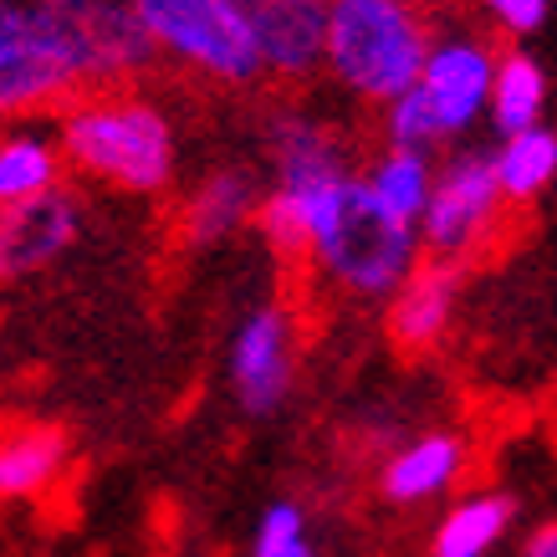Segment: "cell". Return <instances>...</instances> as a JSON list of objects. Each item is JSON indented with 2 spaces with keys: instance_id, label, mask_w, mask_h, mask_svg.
Returning <instances> with one entry per match:
<instances>
[{
  "instance_id": "cell-1",
  "label": "cell",
  "mask_w": 557,
  "mask_h": 557,
  "mask_svg": "<svg viewBox=\"0 0 557 557\" xmlns=\"http://www.w3.org/2000/svg\"><path fill=\"white\" fill-rule=\"evenodd\" d=\"M276 195L302 215L307 256L348 297L379 302L420 261V231L394 220L384 205H373L358 174H348L343 185L322 189V195H287V189H276Z\"/></svg>"
},
{
  "instance_id": "cell-2",
  "label": "cell",
  "mask_w": 557,
  "mask_h": 557,
  "mask_svg": "<svg viewBox=\"0 0 557 557\" xmlns=\"http://www.w3.org/2000/svg\"><path fill=\"white\" fill-rule=\"evenodd\" d=\"M57 149L62 164H72L77 174L128 195H159L180 170V134L170 113L134 92L72 102L57 128Z\"/></svg>"
},
{
  "instance_id": "cell-3",
  "label": "cell",
  "mask_w": 557,
  "mask_h": 557,
  "mask_svg": "<svg viewBox=\"0 0 557 557\" xmlns=\"http://www.w3.org/2000/svg\"><path fill=\"white\" fill-rule=\"evenodd\" d=\"M496 51L481 36H440L424 51L414 83L384 102V138L399 149H430L471 134L486 119Z\"/></svg>"
},
{
  "instance_id": "cell-4",
  "label": "cell",
  "mask_w": 557,
  "mask_h": 557,
  "mask_svg": "<svg viewBox=\"0 0 557 557\" xmlns=\"http://www.w3.org/2000/svg\"><path fill=\"white\" fill-rule=\"evenodd\" d=\"M430 32L414 0H327V51L322 67L354 98L388 102L420 72Z\"/></svg>"
},
{
  "instance_id": "cell-5",
  "label": "cell",
  "mask_w": 557,
  "mask_h": 557,
  "mask_svg": "<svg viewBox=\"0 0 557 557\" xmlns=\"http://www.w3.org/2000/svg\"><path fill=\"white\" fill-rule=\"evenodd\" d=\"M153 51L215 77V83H256L261 41H256L251 0H128Z\"/></svg>"
},
{
  "instance_id": "cell-6",
  "label": "cell",
  "mask_w": 557,
  "mask_h": 557,
  "mask_svg": "<svg viewBox=\"0 0 557 557\" xmlns=\"http://www.w3.org/2000/svg\"><path fill=\"white\" fill-rule=\"evenodd\" d=\"M83 83H102V72L92 36L72 0L41 5V21L32 32L16 41H0V119L47 108V102L77 92Z\"/></svg>"
},
{
  "instance_id": "cell-7",
  "label": "cell",
  "mask_w": 557,
  "mask_h": 557,
  "mask_svg": "<svg viewBox=\"0 0 557 557\" xmlns=\"http://www.w3.org/2000/svg\"><path fill=\"white\" fill-rule=\"evenodd\" d=\"M502 185L491 170V153L460 149L445 164H435V185L420 210V251L440 256V261H460L471 256L481 240L496 231L502 220Z\"/></svg>"
},
{
  "instance_id": "cell-8",
  "label": "cell",
  "mask_w": 557,
  "mask_h": 557,
  "mask_svg": "<svg viewBox=\"0 0 557 557\" xmlns=\"http://www.w3.org/2000/svg\"><path fill=\"white\" fill-rule=\"evenodd\" d=\"M225 379L251 420H271L287 405L297 384V322L287 307L261 302L236 322L225 348Z\"/></svg>"
},
{
  "instance_id": "cell-9",
  "label": "cell",
  "mask_w": 557,
  "mask_h": 557,
  "mask_svg": "<svg viewBox=\"0 0 557 557\" xmlns=\"http://www.w3.org/2000/svg\"><path fill=\"white\" fill-rule=\"evenodd\" d=\"M83 236V200L72 189L51 185L32 200L0 205V287L11 282H32Z\"/></svg>"
},
{
  "instance_id": "cell-10",
  "label": "cell",
  "mask_w": 557,
  "mask_h": 557,
  "mask_svg": "<svg viewBox=\"0 0 557 557\" xmlns=\"http://www.w3.org/2000/svg\"><path fill=\"white\" fill-rule=\"evenodd\" d=\"M267 153H271V174H276L271 189H287V195H318V189H333L338 180L354 174L348 144L322 119L297 113V108H282L267 123Z\"/></svg>"
},
{
  "instance_id": "cell-11",
  "label": "cell",
  "mask_w": 557,
  "mask_h": 557,
  "mask_svg": "<svg viewBox=\"0 0 557 557\" xmlns=\"http://www.w3.org/2000/svg\"><path fill=\"white\" fill-rule=\"evenodd\" d=\"M456 302H460V267L456 261H414L399 287L388 292V333L399 348L420 354V348H435L445 338V327L456 318Z\"/></svg>"
},
{
  "instance_id": "cell-12",
  "label": "cell",
  "mask_w": 557,
  "mask_h": 557,
  "mask_svg": "<svg viewBox=\"0 0 557 557\" xmlns=\"http://www.w3.org/2000/svg\"><path fill=\"white\" fill-rule=\"evenodd\" d=\"M261 67L276 77H307L327 51V0H261L256 5Z\"/></svg>"
},
{
  "instance_id": "cell-13",
  "label": "cell",
  "mask_w": 557,
  "mask_h": 557,
  "mask_svg": "<svg viewBox=\"0 0 557 557\" xmlns=\"http://www.w3.org/2000/svg\"><path fill=\"white\" fill-rule=\"evenodd\" d=\"M466 471V440L450 435V430H430V435L405 440L394 456L384 460L379 471V491L394 507H420V502H435L460 481Z\"/></svg>"
},
{
  "instance_id": "cell-14",
  "label": "cell",
  "mask_w": 557,
  "mask_h": 557,
  "mask_svg": "<svg viewBox=\"0 0 557 557\" xmlns=\"http://www.w3.org/2000/svg\"><path fill=\"white\" fill-rule=\"evenodd\" d=\"M256 195L251 174L246 170H210L200 185L189 189L185 210H180V225H185V240L189 246H215V240H231L240 225H251Z\"/></svg>"
},
{
  "instance_id": "cell-15",
  "label": "cell",
  "mask_w": 557,
  "mask_h": 557,
  "mask_svg": "<svg viewBox=\"0 0 557 557\" xmlns=\"http://www.w3.org/2000/svg\"><path fill=\"white\" fill-rule=\"evenodd\" d=\"M72 5H77V16H83L87 36H92L102 83H123V77L144 72L159 57L128 0H72Z\"/></svg>"
},
{
  "instance_id": "cell-16",
  "label": "cell",
  "mask_w": 557,
  "mask_h": 557,
  "mask_svg": "<svg viewBox=\"0 0 557 557\" xmlns=\"http://www.w3.org/2000/svg\"><path fill=\"white\" fill-rule=\"evenodd\" d=\"M517 522V502L507 491H471L440 517L430 557H491Z\"/></svg>"
},
{
  "instance_id": "cell-17",
  "label": "cell",
  "mask_w": 557,
  "mask_h": 557,
  "mask_svg": "<svg viewBox=\"0 0 557 557\" xmlns=\"http://www.w3.org/2000/svg\"><path fill=\"white\" fill-rule=\"evenodd\" d=\"M358 180L373 195V205H384L388 215L405 220V225H420V210L430 200V185H435V159H430V149H399V144H388Z\"/></svg>"
},
{
  "instance_id": "cell-18",
  "label": "cell",
  "mask_w": 557,
  "mask_h": 557,
  "mask_svg": "<svg viewBox=\"0 0 557 557\" xmlns=\"http://www.w3.org/2000/svg\"><path fill=\"white\" fill-rule=\"evenodd\" d=\"M491 170H496V185H502V200H537L557 180V128L532 123V128L502 134L496 153H491Z\"/></svg>"
},
{
  "instance_id": "cell-19",
  "label": "cell",
  "mask_w": 557,
  "mask_h": 557,
  "mask_svg": "<svg viewBox=\"0 0 557 557\" xmlns=\"http://www.w3.org/2000/svg\"><path fill=\"white\" fill-rule=\"evenodd\" d=\"M67 440L62 430H16L0 440V502H26L62 475Z\"/></svg>"
},
{
  "instance_id": "cell-20",
  "label": "cell",
  "mask_w": 557,
  "mask_h": 557,
  "mask_svg": "<svg viewBox=\"0 0 557 557\" xmlns=\"http://www.w3.org/2000/svg\"><path fill=\"white\" fill-rule=\"evenodd\" d=\"M547 113V72H542L537 57L527 51H507L496 57V77H491V102L486 119L496 123V134H517V128H532Z\"/></svg>"
},
{
  "instance_id": "cell-21",
  "label": "cell",
  "mask_w": 557,
  "mask_h": 557,
  "mask_svg": "<svg viewBox=\"0 0 557 557\" xmlns=\"http://www.w3.org/2000/svg\"><path fill=\"white\" fill-rule=\"evenodd\" d=\"M62 185V149L57 138L36 128H5L0 134V205L32 200L41 189Z\"/></svg>"
},
{
  "instance_id": "cell-22",
  "label": "cell",
  "mask_w": 557,
  "mask_h": 557,
  "mask_svg": "<svg viewBox=\"0 0 557 557\" xmlns=\"http://www.w3.org/2000/svg\"><path fill=\"white\" fill-rule=\"evenodd\" d=\"M251 557H322L307 511L297 502H271L251 532Z\"/></svg>"
},
{
  "instance_id": "cell-23",
  "label": "cell",
  "mask_w": 557,
  "mask_h": 557,
  "mask_svg": "<svg viewBox=\"0 0 557 557\" xmlns=\"http://www.w3.org/2000/svg\"><path fill=\"white\" fill-rule=\"evenodd\" d=\"M486 5V16L511 36H532L547 26V11H553V0H481Z\"/></svg>"
},
{
  "instance_id": "cell-24",
  "label": "cell",
  "mask_w": 557,
  "mask_h": 557,
  "mask_svg": "<svg viewBox=\"0 0 557 557\" xmlns=\"http://www.w3.org/2000/svg\"><path fill=\"white\" fill-rule=\"evenodd\" d=\"M41 21V5L36 0H0V41H16Z\"/></svg>"
},
{
  "instance_id": "cell-25",
  "label": "cell",
  "mask_w": 557,
  "mask_h": 557,
  "mask_svg": "<svg viewBox=\"0 0 557 557\" xmlns=\"http://www.w3.org/2000/svg\"><path fill=\"white\" fill-rule=\"evenodd\" d=\"M522 557H557V522L553 527H537V532L527 537V553Z\"/></svg>"
},
{
  "instance_id": "cell-26",
  "label": "cell",
  "mask_w": 557,
  "mask_h": 557,
  "mask_svg": "<svg viewBox=\"0 0 557 557\" xmlns=\"http://www.w3.org/2000/svg\"><path fill=\"white\" fill-rule=\"evenodd\" d=\"M36 5H67V0H36Z\"/></svg>"
},
{
  "instance_id": "cell-27",
  "label": "cell",
  "mask_w": 557,
  "mask_h": 557,
  "mask_svg": "<svg viewBox=\"0 0 557 557\" xmlns=\"http://www.w3.org/2000/svg\"><path fill=\"white\" fill-rule=\"evenodd\" d=\"M251 5H261V0H251Z\"/></svg>"
}]
</instances>
